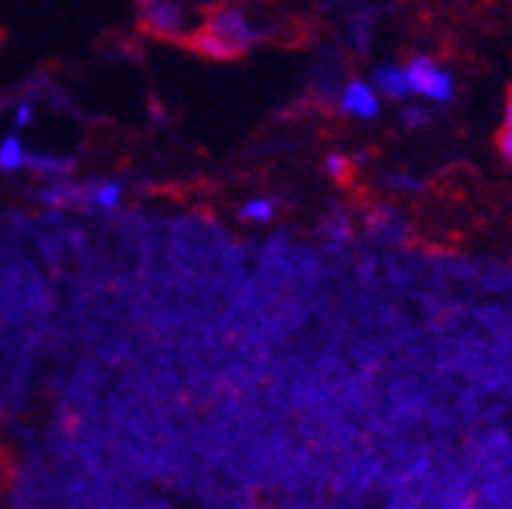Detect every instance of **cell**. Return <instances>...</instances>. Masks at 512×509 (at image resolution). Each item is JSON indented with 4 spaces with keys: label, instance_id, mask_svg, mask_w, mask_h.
<instances>
[{
    "label": "cell",
    "instance_id": "obj_3",
    "mask_svg": "<svg viewBox=\"0 0 512 509\" xmlns=\"http://www.w3.org/2000/svg\"><path fill=\"white\" fill-rule=\"evenodd\" d=\"M341 110L356 119H372L378 116V94L366 82H350L341 94Z\"/></svg>",
    "mask_w": 512,
    "mask_h": 509
},
{
    "label": "cell",
    "instance_id": "obj_1",
    "mask_svg": "<svg viewBox=\"0 0 512 509\" xmlns=\"http://www.w3.org/2000/svg\"><path fill=\"white\" fill-rule=\"evenodd\" d=\"M253 41H256V32L244 19V13L222 10V13H216L207 35H203L197 44H200V50H207V54H216V57H238Z\"/></svg>",
    "mask_w": 512,
    "mask_h": 509
},
{
    "label": "cell",
    "instance_id": "obj_5",
    "mask_svg": "<svg viewBox=\"0 0 512 509\" xmlns=\"http://www.w3.org/2000/svg\"><path fill=\"white\" fill-rule=\"evenodd\" d=\"M144 16H147V22H150L157 32L178 29V22H182V19H178V10H175V4H169V0H147Z\"/></svg>",
    "mask_w": 512,
    "mask_h": 509
},
{
    "label": "cell",
    "instance_id": "obj_8",
    "mask_svg": "<svg viewBox=\"0 0 512 509\" xmlns=\"http://www.w3.org/2000/svg\"><path fill=\"white\" fill-rule=\"evenodd\" d=\"M25 166H32L35 172H50V175H60V172H69L72 169V160H57V157H25Z\"/></svg>",
    "mask_w": 512,
    "mask_h": 509
},
{
    "label": "cell",
    "instance_id": "obj_9",
    "mask_svg": "<svg viewBox=\"0 0 512 509\" xmlns=\"http://www.w3.org/2000/svg\"><path fill=\"white\" fill-rule=\"evenodd\" d=\"M272 213H275L272 200H263V197L250 200L247 207L241 210V216H244V219H256V222H266V219H272Z\"/></svg>",
    "mask_w": 512,
    "mask_h": 509
},
{
    "label": "cell",
    "instance_id": "obj_4",
    "mask_svg": "<svg viewBox=\"0 0 512 509\" xmlns=\"http://www.w3.org/2000/svg\"><path fill=\"white\" fill-rule=\"evenodd\" d=\"M375 85L388 94V97H394V100H403V97H409L413 94V85H409V75H406V69H400V66H378L375 69Z\"/></svg>",
    "mask_w": 512,
    "mask_h": 509
},
{
    "label": "cell",
    "instance_id": "obj_10",
    "mask_svg": "<svg viewBox=\"0 0 512 509\" xmlns=\"http://www.w3.org/2000/svg\"><path fill=\"white\" fill-rule=\"evenodd\" d=\"M500 150H503V157L512 163V91H509V107H506V125H503V135H500Z\"/></svg>",
    "mask_w": 512,
    "mask_h": 509
},
{
    "label": "cell",
    "instance_id": "obj_6",
    "mask_svg": "<svg viewBox=\"0 0 512 509\" xmlns=\"http://www.w3.org/2000/svg\"><path fill=\"white\" fill-rule=\"evenodd\" d=\"M25 147L19 144V138L16 135H10V138H4L0 141V169L4 172H16V169H22L25 166Z\"/></svg>",
    "mask_w": 512,
    "mask_h": 509
},
{
    "label": "cell",
    "instance_id": "obj_2",
    "mask_svg": "<svg viewBox=\"0 0 512 509\" xmlns=\"http://www.w3.org/2000/svg\"><path fill=\"white\" fill-rule=\"evenodd\" d=\"M406 75H409V85H413L416 94H425L431 100H438V104H444V100L453 97L450 75L438 63H431L428 57H416L406 66Z\"/></svg>",
    "mask_w": 512,
    "mask_h": 509
},
{
    "label": "cell",
    "instance_id": "obj_7",
    "mask_svg": "<svg viewBox=\"0 0 512 509\" xmlns=\"http://www.w3.org/2000/svg\"><path fill=\"white\" fill-rule=\"evenodd\" d=\"M122 197V185L119 182H100V185H91L88 188V200L100 210H113Z\"/></svg>",
    "mask_w": 512,
    "mask_h": 509
},
{
    "label": "cell",
    "instance_id": "obj_12",
    "mask_svg": "<svg viewBox=\"0 0 512 509\" xmlns=\"http://www.w3.org/2000/svg\"><path fill=\"white\" fill-rule=\"evenodd\" d=\"M328 172H335V175H341L344 169H347V163H344V157H328Z\"/></svg>",
    "mask_w": 512,
    "mask_h": 509
},
{
    "label": "cell",
    "instance_id": "obj_11",
    "mask_svg": "<svg viewBox=\"0 0 512 509\" xmlns=\"http://www.w3.org/2000/svg\"><path fill=\"white\" fill-rule=\"evenodd\" d=\"M32 119V107L29 104H22L19 110H16V129H25V122Z\"/></svg>",
    "mask_w": 512,
    "mask_h": 509
}]
</instances>
